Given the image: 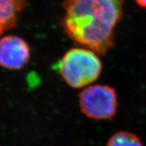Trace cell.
I'll list each match as a JSON object with an SVG mask.
<instances>
[{"instance_id":"277c9868","label":"cell","mask_w":146,"mask_h":146,"mask_svg":"<svg viewBox=\"0 0 146 146\" xmlns=\"http://www.w3.org/2000/svg\"><path fill=\"white\" fill-rule=\"evenodd\" d=\"M30 48L25 40L15 35H6L0 42V64L4 68L16 70L29 62Z\"/></svg>"},{"instance_id":"7a4b0ae2","label":"cell","mask_w":146,"mask_h":146,"mask_svg":"<svg viewBox=\"0 0 146 146\" xmlns=\"http://www.w3.org/2000/svg\"><path fill=\"white\" fill-rule=\"evenodd\" d=\"M96 54L87 48H72L64 55L58 62V70L69 86L82 88L98 79L102 64Z\"/></svg>"},{"instance_id":"6da1fadb","label":"cell","mask_w":146,"mask_h":146,"mask_svg":"<svg viewBox=\"0 0 146 146\" xmlns=\"http://www.w3.org/2000/svg\"><path fill=\"white\" fill-rule=\"evenodd\" d=\"M122 0H66L62 26L71 39L96 54L114 45L115 28L123 15Z\"/></svg>"},{"instance_id":"3957f363","label":"cell","mask_w":146,"mask_h":146,"mask_svg":"<svg viewBox=\"0 0 146 146\" xmlns=\"http://www.w3.org/2000/svg\"><path fill=\"white\" fill-rule=\"evenodd\" d=\"M78 100L82 112L91 119H110L116 112L117 96L116 91L108 85L88 86L78 94Z\"/></svg>"},{"instance_id":"52a82bcc","label":"cell","mask_w":146,"mask_h":146,"mask_svg":"<svg viewBox=\"0 0 146 146\" xmlns=\"http://www.w3.org/2000/svg\"><path fill=\"white\" fill-rule=\"evenodd\" d=\"M137 3L142 8H146V0H135Z\"/></svg>"},{"instance_id":"5b68a950","label":"cell","mask_w":146,"mask_h":146,"mask_svg":"<svg viewBox=\"0 0 146 146\" xmlns=\"http://www.w3.org/2000/svg\"><path fill=\"white\" fill-rule=\"evenodd\" d=\"M27 5V0H0V32L14 28L18 17Z\"/></svg>"},{"instance_id":"8992f818","label":"cell","mask_w":146,"mask_h":146,"mask_svg":"<svg viewBox=\"0 0 146 146\" xmlns=\"http://www.w3.org/2000/svg\"><path fill=\"white\" fill-rule=\"evenodd\" d=\"M106 146H143L137 136L127 131L115 133L108 141Z\"/></svg>"}]
</instances>
